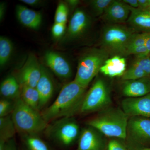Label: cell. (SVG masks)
I'll return each mask as SVG.
<instances>
[{
	"instance_id": "cell-1",
	"label": "cell",
	"mask_w": 150,
	"mask_h": 150,
	"mask_svg": "<svg viewBox=\"0 0 150 150\" xmlns=\"http://www.w3.org/2000/svg\"><path fill=\"white\" fill-rule=\"evenodd\" d=\"M86 89L74 80L65 84L54 103L41 112L43 118L49 123L60 118L72 117L79 112Z\"/></svg>"
},
{
	"instance_id": "cell-2",
	"label": "cell",
	"mask_w": 150,
	"mask_h": 150,
	"mask_svg": "<svg viewBox=\"0 0 150 150\" xmlns=\"http://www.w3.org/2000/svg\"><path fill=\"white\" fill-rule=\"evenodd\" d=\"M129 117L118 108L108 107L88 121V126L108 137L124 140Z\"/></svg>"
},
{
	"instance_id": "cell-3",
	"label": "cell",
	"mask_w": 150,
	"mask_h": 150,
	"mask_svg": "<svg viewBox=\"0 0 150 150\" xmlns=\"http://www.w3.org/2000/svg\"><path fill=\"white\" fill-rule=\"evenodd\" d=\"M11 115L17 132L21 135H38L45 131L49 124L40 111L29 107L20 97L15 100Z\"/></svg>"
},
{
	"instance_id": "cell-4",
	"label": "cell",
	"mask_w": 150,
	"mask_h": 150,
	"mask_svg": "<svg viewBox=\"0 0 150 150\" xmlns=\"http://www.w3.org/2000/svg\"><path fill=\"white\" fill-rule=\"evenodd\" d=\"M110 54L102 48H93L80 58L75 77V81L87 88L98 74Z\"/></svg>"
},
{
	"instance_id": "cell-5",
	"label": "cell",
	"mask_w": 150,
	"mask_h": 150,
	"mask_svg": "<svg viewBox=\"0 0 150 150\" xmlns=\"http://www.w3.org/2000/svg\"><path fill=\"white\" fill-rule=\"evenodd\" d=\"M135 33L134 30L120 25H107L101 35L102 48L113 56H126L129 42Z\"/></svg>"
},
{
	"instance_id": "cell-6",
	"label": "cell",
	"mask_w": 150,
	"mask_h": 150,
	"mask_svg": "<svg viewBox=\"0 0 150 150\" xmlns=\"http://www.w3.org/2000/svg\"><path fill=\"white\" fill-rule=\"evenodd\" d=\"M111 103L109 88L101 79H98L84 96L79 112L81 113L100 111Z\"/></svg>"
},
{
	"instance_id": "cell-7",
	"label": "cell",
	"mask_w": 150,
	"mask_h": 150,
	"mask_svg": "<svg viewBox=\"0 0 150 150\" xmlns=\"http://www.w3.org/2000/svg\"><path fill=\"white\" fill-rule=\"evenodd\" d=\"M45 132L47 137L59 144L68 146L79 137V126L72 117L57 119L48 124Z\"/></svg>"
},
{
	"instance_id": "cell-8",
	"label": "cell",
	"mask_w": 150,
	"mask_h": 150,
	"mask_svg": "<svg viewBox=\"0 0 150 150\" xmlns=\"http://www.w3.org/2000/svg\"><path fill=\"white\" fill-rule=\"evenodd\" d=\"M126 138L135 144H150V118L139 116L129 117Z\"/></svg>"
},
{
	"instance_id": "cell-9",
	"label": "cell",
	"mask_w": 150,
	"mask_h": 150,
	"mask_svg": "<svg viewBox=\"0 0 150 150\" xmlns=\"http://www.w3.org/2000/svg\"><path fill=\"white\" fill-rule=\"evenodd\" d=\"M42 73L40 64L34 54H29L25 63L17 74V80L23 86L36 87Z\"/></svg>"
},
{
	"instance_id": "cell-10",
	"label": "cell",
	"mask_w": 150,
	"mask_h": 150,
	"mask_svg": "<svg viewBox=\"0 0 150 150\" xmlns=\"http://www.w3.org/2000/svg\"><path fill=\"white\" fill-rule=\"evenodd\" d=\"M121 108L129 117L150 118V93L139 98H126L121 102Z\"/></svg>"
},
{
	"instance_id": "cell-11",
	"label": "cell",
	"mask_w": 150,
	"mask_h": 150,
	"mask_svg": "<svg viewBox=\"0 0 150 150\" xmlns=\"http://www.w3.org/2000/svg\"><path fill=\"white\" fill-rule=\"evenodd\" d=\"M101 133L88 126L81 131L78 141V150H103L105 142Z\"/></svg>"
},
{
	"instance_id": "cell-12",
	"label": "cell",
	"mask_w": 150,
	"mask_h": 150,
	"mask_svg": "<svg viewBox=\"0 0 150 150\" xmlns=\"http://www.w3.org/2000/svg\"><path fill=\"white\" fill-rule=\"evenodd\" d=\"M131 7L123 1H112L102 16L105 21L110 24H118L128 21Z\"/></svg>"
},
{
	"instance_id": "cell-13",
	"label": "cell",
	"mask_w": 150,
	"mask_h": 150,
	"mask_svg": "<svg viewBox=\"0 0 150 150\" xmlns=\"http://www.w3.org/2000/svg\"><path fill=\"white\" fill-rule=\"evenodd\" d=\"M47 67L59 77L69 79L72 74L71 68L68 61L63 56L55 51H48L44 56Z\"/></svg>"
},
{
	"instance_id": "cell-14",
	"label": "cell",
	"mask_w": 150,
	"mask_h": 150,
	"mask_svg": "<svg viewBox=\"0 0 150 150\" xmlns=\"http://www.w3.org/2000/svg\"><path fill=\"white\" fill-rule=\"evenodd\" d=\"M91 19L83 10H76L70 19L68 28V36L70 38L80 37L88 29Z\"/></svg>"
},
{
	"instance_id": "cell-15",
	"label": "cell",
	"mask_w": 150,
	"mask_h": 150,
	"mask_svg": "<svg viewBox=\"0 0 150 150\" xmlns=\"http://www.w3.org/2000/svg\"><path fill=\"white\" fill-rule=\"evenodd\" d=\"M122 94L126 98L141 97L150 93V76L132 80L124 81Z\"/></svg>"
},
{
	"instance_id": "cell-16",
	"label": "cell",
	"mask_w": 150,
	"mask_h": 150,
	"mask_svg": "<svg viewBox=\"0 0 150 150\" xmlns=\"http://www.w3.org/2000/svg\"><path fill=\"white\" fill-rule=\"evenodd\" d=\"M36 88L40 96L39 110L45 107L53 96L54 85L52 77L48 71L42 66V73Z\"/></svg>"
},
{
	"instance_id": "cell-17",
	"label": "cell",
	"mask_w": 150,
	"mask_h": 150,
	"mask_svg": "<svg viewBox=\"0 0 150 150\" xmlns=\"http://www.w3.org/2000/svg\"><path fill=\"white\" fill-rule=\"evenodd\" d=\"M127 22L134 30L150 33V9L131 7V13Z\"/></svg>"
},
{
	"instance_id": "cell-18",
	"label": "cell",
	"mask_w": 150,
	"mask_h": 150,
	"mask_svg": "<svg viewBox=\"0 0 150 150\" xmlns=\"http://www.w3.org/2000/svg\"><path fill=\"white\" fill-rule=\"evenodd\" d=\"M16 14L19 21L25 27L36 30L41 25L42 15L38 12L19 5L16 6Z\"/></svg>"
},
{
	"instance_id": "cell-19",
	"label": "cell",
	"mask_w": 150,
	"mask_h": 150,
	"mask_svg": "<svg viewBox=\"0 0 150 150\" xmlns=\"http://www.w3.org/2000/svg\"><path fill=\"white\" fill-rule=\"evenodd\" d=\"M126 69V59L123 56H114L105 62L100 72L109 77H122Z\"/></svg>"
},
{
	"instance_id": "cell-20",
	"label": "cell",
	"mask_w": 150,
	"mask_h": 150,
	"mask_svg": "<svg viewBox=\"0 0 150 150\" xmlns=\"http://www.w3.org/2000/svg\"><path fill=\"white\" fill-rule=\"evenodd\" d=\"M21 87L15 77L10 76L3 81L0 86L1 95L6 99L16 100L20 97Z\"/></svg>"
},
{
	"instance_id": "cell-21",
	"label": "cell",
	"mask_w": 150,
	"mask_h": 150,
	"mask_svg": "<svg viewBox=\"0 0 150 150\" xmlns=\"http://www.w3.org/2000/svg\"><path fill=\"white\" fill-rule=\"evenodd\" d=\"M20 98L29 107L40 111V96L36 88L27 86H21Z\"/></svg>"
},
{
	"instance_id": "cell-22",
	"label": "cell",
	"mask_w": 150,
	"mask_h": 150,
	"mask_svg": "<svg viewBox=\"0 0 150 150\" xmlns=\"http://www.w3.org/2000/svg\"><path fill=\"white\" fill-rule=\"evenodd\" d=\"M21 135L23 150H51L38 135Z\"/></svg>"
},
{
	"instance_id": "cell-23",
	"label": "cell",
	"mask_w": 150,
	"mask_h": 150,
	"mask_svg": "<svg viewBox=\"0 0 150 150\" xmlns=\"http://www.w3.org/2000/svg\"><path fill=\"white\" fill-rule=\"evenodd\" d=\"M16 132L11 115L0 117V141L7 142Z\"/></svg>"
},
{
	"instance_id": "cell-24",
	"label": "cell",
	"mask_w": 150,
	"mask_h": 150,
	"mask_svg": "<svg viewBox=\"0 0 150 150\" xmlns=\"http://www.w3.org/2000/svg\"><path fill=\"white\" fill-rule=\"evenodd\" d=\"M13 50V45L8 38L4 36L0 37V66H5L9 61Z\"/></svg>"
},
{
	"instance_id": "cell-25",
	"label": "cell",
	"mask_w": 150,
	"mask_h": 150,
	"mask_svg": "<svg viewBox=\"0 0 150 150\" xmlns=\"http://www.w3.org/2000/svg\"><path fill=\"white\" fill-rule=\"evenodd\" d=\"M146 77L148 76L143 70L132 64L129 69L126 70L121 78L124 81L138 79Z\"/></svg>"
},
{
	"instance_id": "cell-26",
	"label": "cell",
	"mask_w": 150,
	"mask_h": 150,
	"mask_svg": "<svg viewBox=\"0 0 150 150\" xmlns=\"http://www.w3.org/2000/svg\"><path fill=\"white\" fill-rule=\"evenodd\" d=\"M69 8L67 3L61 2L58 4L55 15V23L66 24L68 20Z\"/></svg>"
},
{
	"instance_id": "cell-27",
	"label": "cell",
	"mask_w": 150,
	"mask_h": 150,
	"mask_svg": "<svg viewBox=\"0 0 150 150\" xmlns=\"http://www.w3.org/2000/svg\"><path fill=\"white\" fill-rule=\"evenodd\" d=\"M112 1L113 0H93L91 1V5L96 16H102Z\"/></svg>"
},
{
	"instance_id": "cell-28",
	"label": "cell",
	"mask_w": 150,
	"mask_h": 150,
	"mask_svg": "<svg viewBox=\"0 0 150 150\" xmlns=\"http://www.w3.org/2000/svg\"><path fill=\"white\" fill-rule=\"evenodd\" d=\"M133 64L139 67L148 76H150V53L146 56H136Z\"/></svg>"
},
{
	"instance_id": "cell-29",
	"label": "cell",
	"mask_w": 150,
	"mask_h": 150,
	"mask_svg": "<svg viewBox=\"0 0 150 150\" xmlns=\"http://www.w3.org/2000/svg\"><path fill=\"white\" fill-rule=\"evenodd\" d=\"M148 33H134L129 42L127 51L130 48L137 46H145Z\"/></svg>"
},
{
	"instance_id": "cell-30",
	"label": "cell",
	"mask_w": 150,
	"mask_h": 150,
	"mask_svg": "<svg viewBox=\"0 0 150 150\" xmlns=\"http://www.w3.org/2000/svg\"><path fill=\"white\" fill-rule=\"evenodd\" d=\"M14 103L10 100L1 99L0 101V117H5L10 115L13 110Z\"/></svg>"
},
{
	"instance_id": "cell-31",
	"label": "cell",
	"mask_w": 150,
	"mask_h": 150,
	"mask_svg": "<svg viewBox=\"0 0 150 150\" xmlns=\"http://www.w3.org/2000/svg\"><path fill=\"white\" fill-rule=\"evenodd\" d=\"M66 29V24L55 23L52 26L51 32L53 37L59 38L64 34Z\"/></svg>"
},
{
	"instance_id": "cell-32",
	"label": "cell",
	"mask_w": 150,
	"mask_h": 150,
	"mask_svg": "<svg viewBox=\"0 0 150 150\" xmlns=\"http://www.w3.org/2000/svg\"><path fill=\"white\" fill-rule=\"evenodd\" d=\"M145 46H137L130 48L126 52V56L135 55L136 56H146L149 54Z\"/></svg>"
},
{
	"instance_id": "cell-33",
	"label": "cell",
	"mask_w": 150,
	"mask_h": 150,
	"mask_svg": "<svg viewBox=\"0 0 150 150\" xmlns=\"http://www.w3.org/2000/svg\"><path fill=\"white\" fill-rule=\"evenodd\" d=\"M107 150H129L117 139L110 140L107 144Z\"/></svg>"
},
{
	"instance_id": "cell-34",
	"label": "cell",
	"mask_w": 150,
	"mask_h": 150,
	"mask_svg": "<svg viewBox=\"0 0 150 150\" xmlns=\"http://www.w3.org/2000/svg\"><path fill=\"white\" fill-rule=\"evenodd\" d=\"M123 1L131 8H139V0H123Z\"/></svg>"
},
{
	"instance_id": "cell-35",
	"label": "cell",
	"mask_w": 150,
	"mask_h": 150,
	"mask_svg": "<svg viewBox=\"0 0 150 150\" xmlns=\"http://www.w3.org/2000/svg\"><path fill=\"white\" fill-rule=\"evenodd\" d=\"M21 1L22 2L31 6H38L41 3V1L39 0H22Z\"/></svg>"
},
{
	"instance_id": "cell-36",
	"label": "cell",
	"mask_w": 150,
	"mask_h": 150,
	"mask_svg": "<svg viewBox=\"0 0 150 150\" xmlns=\"http://www.w3.org/2000/svg\"><path fill=\"white\" fill-rule=\"evenodd\" d=\"M6 150H17L15 142L12 139L7 143Z\"/></svg>"
},
{
	"instance_id": "cell-37",
	"label": "cell",
	"mask_w": 150,
	"mask_h": 150,
	"mask_svg": "<svg viewBox=\"0 0 150 150\" xmlns=\"http://www.w3.org/2000/svg\"><path fill=\"white\" fill-rule=\"evenodd\" d=\"M6 5L5 4L2 3L0 4V19H3L5 13Z\"/></svg>"
},
{
	"instance_id": "cell-38",
	"label": "cell",
	"mask_w": 150,
	"mask_h": 150,
	"mask_svg": "<svg viewBox=\"0 0 150 150\" xmlns=\"http://www.w3.org/2000/svg\"><path fill=\"white\" fill-rule=\"evenodd\" d=\"M80 1L78 0H68L66 1L67 5L70 6L72 7H75L79 4Z\"/></svg>"
},
{
	"instance_id": "cell-39",
	"label": "cell",
	"mask_w": 150,
	"mask_h": 150,
	"mask_svg": "<svg viewBox=\"0 0 150 150\" xmlns=\"http://www.w3.org/2000/svg\"><path fill=\"white\" fill-rule=\"evenodd\" d=\"M145 46L147 49L149 53H150V33H148Z\"/></svg>"
},
{
	"instance_id": "cell-40",
	"label": "cell",
	"mask_w": 150,
	"mask_h": 150,
	"mask_svg": "<svg viewBox=\"0 0 150 150\" xmlns=\"http://www.w3.org/2000/svg\"><path fill=\"white\" fill-rule=\"evenodd\" d=\"M137 150H150V148H141Z\"/></svg>"
}]
</instances>
